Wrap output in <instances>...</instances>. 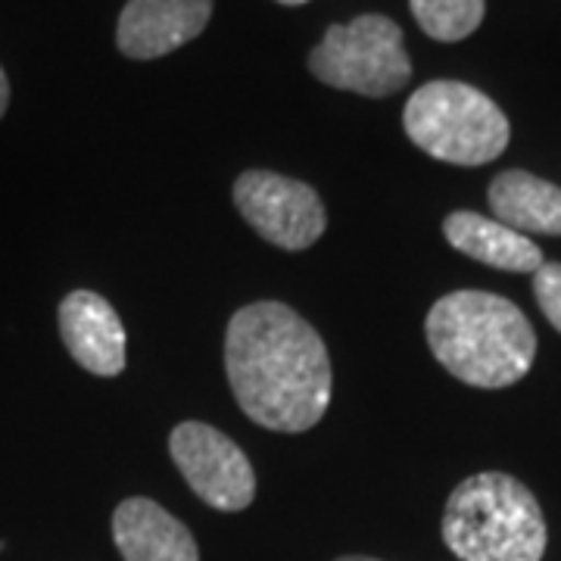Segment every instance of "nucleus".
I'll use <instances>...</instances> for the list:
<instances>
[{
    "mask_svg": "<svg viewBox=\"0 0 561 561\" xmlns=\"http://www.w3.org/2000/svg\"><path fill=\"white\" fill-rule=\"evenodd\" d=\"M534 297L540 302L542 316L561 334V262H542L534 272Z\"/></svg>",
    "mask_w": 561,
    "mask_h": 561,
    "instance_id": "14",
    "label": "nucleus"
},
{
    "mask_svg": "<svg viewBox=\"0 0 561 561\" xmlns=\"http://www.w3.org/2000/svg\"><path fill=\"white\" fill-rule=\"evenodd\" d=\"M409 7L421 32L443 44L474 35L486 13L483 0H409Z\"/></svg>",
    "mask_w": 561,
    "mask_h": 561,
    "instance_id": "13",
    "label": "nucleus"
},
{
    "mask_svg": "<svg viewBox=\"0 0 561 561\" xmlns=\"http://www.w3.org/2000/svg\"><path fill=\"white\" fill-rule=\"evenodd\" d=\"M402 128L427 157L483 165L508 147V119L483 91L465 81H427L402 110Z\"/></svg>",
    "mask_w": 561,
    "mask_h": 561,
    "instance_id": "4",
    "label": "nucleus"
},
{
    "mask_svg": "<svg viewBox=\"0 0 561 561\" xmlns=\"http://www.w3.org/2000/svg\"><path fill=\"white\" fill-rule=\"evenodd\" d=\"M284 7H300V3H309V0H278Z\"/></svg>",
    "mask_w": 561,
    "mask_h": 561,
    "instance_id": "17",
    "label": "nucleus"
},
{
    "mask_svg": "<svg viewBox=\"0 0 561 561\" xmlns=\"http://www.w3.org/2000/svg\"><path fill=\"white\" fill-rule=\"evenodd\" d=\"M337 561H381V559H368V556H343Z\"/></svg>",
    "mask_w": 561,
    "mask_h": 561,
    "instance_id": "16",
    "label": "nucleus"
},
{
    "mask_svg": "<svg viewBox=\"0 0 561 561\" xmlns=\"http://www.w3.org/2000/svg\"><path fill=\"white\" fill-rule=\"evenodd\" d=\"M443 540L461 561H542L546 518L522 481L483 471L453 490Z\"/></svg>",
    "mask_w": 561,
    "mask_h": 561,
    "instance_id": "3",
    "label": "nucleus"
},
{
    "mask_svg": "<svg viewBox=\"0 0 561 561\" xmlns=\"http://www.w3.org/2000/svg\"><path fill=\"white\" fill-rule=\"evenodd\" d=\"M113 540L125 561H201L197 540L160 502L131 496L113 512Z\"/></svg>",
    "mask_w": 561,
    "mask_h": 561,
    "instance_id": "10",
    "label": "nucleus"
},
{
    "mask_svg": "<svg viewBox=\"0 0 561 561\" xmlns=\"http://www.w3.org/2000/svg\"><path fill=\"white\" fill-rule=\"evenodd\" d=\"M213 16V0H128L116 44L128 60H157L194 41Z\"/></svg>",
    "mask_w": 561,
    "mask_h": 561,
    "instance_id": "8",
    "label": "nucleus"
},
{
    "mask_svg": "<svg viewBox=\"0 0 561 561\" xmlns=\"http://www.w3.org/2000/svg\"><path fill=\"white\" fill-rule=\"evenodd\" d=\"M234 203L262 241L290 253L309 250L328 228V213L316 187L278 172H243L234 181Z\"/></svg>",
    "mask_w": 561,
    "mask_h": 561,
    "instance_id": "6",
    "label": "nucleus"
},
{
    "mask_svg": "<svg viewBox=\"0 0 561 561\" xmlns=\"http://www.w3.org/2000/svg\"><path fill=\"white\" fill-rule=\"evenodd\" d=\"M169 453L187 486L219 512H243L256 496V471L243 449L203 421H181L169 437Z\"/></svg>",
    "mask_w": 561,
    "mask_h": 561,
    "instance_id": "7",
    "label": "nucleus"
},
{
    "mask_svg": "<svg viewBox=\"0 0 561 561\" xmlns=\"http://www.w3.org/2000/svg\"><path fill=\"white\" fill-rule=\"evenodd\" d=\"M57 319L69 356L84 371L98 378H116L125 371L128 341L113 302H106L94 290H72L69 297H62Z\"/></svg>",
    "mask_w": 561,
    "mask_h": 561,
    "instance_id": "9",
    "label": "nucleus"
},
{
    "mask_svg": "<svg viewBox=\"0 0 561 561\" xmlns=\"http://www.w3.org/2000/svg\"><path fill=\"white\" fill-rule=\"evenodd\" d=\"M424 334L434 359L461 383L500 390L537 359V334L522 309L486 290H456L431 306Z\"/></svg>",
    "mask_w": 561,
    "mask_h": 561,
    "instance_id": "2",
    "label": "nucleus"
},
{
    "mask_svg": "<svg viewBox=\"0 0 561 561\" xmlns=\"http://www.w3.org/2000/svg\"><path fill=\"white\" fill-rule=\"evenodd\" d=\"M7 106H10V79H7V72L0 66V119H3Z\"/></svg>",
    "mask_w": 561,
    "mask_h": 561,
    "instance_id": "15",
    "label": "nucleus"
},
{
    "mask_svg": "<svg viewBox=\"0 0 561 561\" xmlns=\"http://www.w3.org/2000/svg\"><path fill=\"white\" fill-rule=\"evenodd\" d=\"M443 234L459 253L502 272H537L542 265V250L530 238L512 231L508 225L486 219L478 213H453L443 221Z\"/></svg>",
    "mask_w": 561,
    "mask_h": 561,
    "instance_id": "11",
    "label": "nucleus"
},
{
    "mask_svg": "<svg viewBox=\"0 0 561 561\" xmlns=\"http://www.w3.org/2000/svg\"><path fill=\"white\" fill-rule=\"evenodd\" d=\"M490 209L502 225H508L518 234H561V187L552 181H542L522 169H508L493 179Z\"/></svg>",
    "mask_w": 561,
    "mask_h": 561,
    "instance_id": "12",
    "label": "nucleus"
},
{
    "mask_svg": "<svg viewBox=\"0 0 561 561\" xmlns=\"http://www.w3.org/2000/svg\"><path fill=\"white\" fill-rule=\"evenodd\" d=\"M225 371L243 415L278 434L316 427L331 405L334 378L328 346L284 302H250L231 316Z\"/></svg>",
    "mask_w": 561,
    "mask_h": 561,
    "instance_id": "1",
    "label": "nucleus"
},
{
    "mask_svg": "<svg viewBox=\"0 0 561 561\" xmlns=\"http://www.w3.org/2000/svg\"><path fill=\"white\" fill-rule=\"evenodd\" d=\"M309 69L321 84L362 98H390L412 79L402 28L378 13L356 16L346 25H331L312 47Z\"/></svg>",
    "mask_w": 561,
    "mask_h": 561,
    "instance_id": "5",
    "label": "nucleus"
}]
</instances>
